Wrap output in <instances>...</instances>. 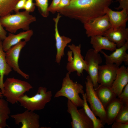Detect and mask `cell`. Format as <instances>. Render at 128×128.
<instances>
[{
  "instance_id": "6da1fadb",
  "label": "cell",
  "mask_w": 128,
  "mask_h": 128,
  "mask_svg": "<svg viewBox=\"0 0 128 128\" xmlns=\"http://www.w3.org/2000/svg\"><path fill=\"white\" fill-rule=\"evenodd\" d=\"M112 0H71L69 5L57 12L83 24L105 14V8Z\"/></svg>"
},
{
  "instance_id": "7a4b0ae2",
  "label": "cell",
  "mask_w": 128,
  "mask_h": 128,
  "mask_svg": "<svg viewBox=\"0 0 128 128\" xmlns=\"http://www.w3.org/2000/svg\"><path fill=\"white\" fill-rule=\"evenodd\" d=\"M36 20L35 16L26 11H19L13 14H10L0 18L3 27L6 30L12 33L20 29L26 31L29 30L30 24Z\"/></svg>"
},
{
  "instance_id": "3957f363",
  "label": "cell",
  "mask_w": 128,
  "mask_h": 128,
  "mask_svg": "<svg viewBox=\"0 0 128 128\" xmlns=\"http://www.w3.org/2000/svg\"><path fill=\"white\" fill-rule=\"evenodd\" d=\"M70 73L68 72L66 74L63 80L61 88L56 92L54 97H66L77 107H82L84 101L79 94L82 95L85 93L82 84L74 82L71 79Z\"/></svg>"
},
{
  "instance_id": "277c9868",
  "label": "cell",
  "mask_w": 128,
  "mask_h": 128,
  "mask_svg": "<svg viewBox=\"0 0 128 128\" xmlns=\"http://www.w3.org/2000/svg\"><path fill=\"white\" fill-rule=\"evenodd\" d=\"M33 88L27 82L14 78H7L4 82L3 95L8 103L14 104L26 92Z\"/></svg>"
},
{
  "instance_id": "5b68a950",
  "label": "cell",
  "mask_w": 128,
  "mask_h": 128,
  "mask_svg": "<svg viewBox=\"0 0 128 128\" xmlns=\"http://www.w3.org/2000/svg\"><path fill=\"white\" fill-rule=\"evenodd\" d=\"M52 96L51 91H47L45 87H40L34 96L30 97L24 94L19 99L18 102L26 110L34 111L44 109L51 101Z\"/></svg>"
},
{
  "instance_id": "8992f818",
  "label": "cell",
  "mask_w": 128,
  "mask_h": 128,
  "mask_svg": "<svg viewBox=\"0 0 128 128\" xmlns=\"http://www.w3.org/2000/svg\"><path fill=\"white\" fill-rule=\"evenodd\" d=\"M85 82L86 99L90 105V108L96 116L98 117L104 125L106 124L105 109L97 97L91 80L89 75L86 78Z\"/></svg>"
},
{
  "instance_id": "52a82bcc",
  "label": "cell",
  "mask_w": 128,
  "mask_h": 128,
  "mask_svg": "<svg viewBox=\"0 0 128 128\" xmlns=\"http://www.w3.org/2000/svg\"><path fill=\"white\" fill-rule=\"evenodd\" d=\"M71 50L68 52V61L66 68L70 73L77 72V75L80 76L84 70L86 71L87 66L86 62L81 53V44L78 46L72 44L68 46Z\"/></svg>"
},
{
  "instance_id": "ba28073f",
  "label": "cell",
  "mask_w": 128,
  "mask_h": 128,
  "mask_svg": "<svg viewBox=\"0 0 128 128\" xmlns=\"http://www.w3.org/2000/svg\"><path fill=\"white\" fill-rule=\"evenodd\" d=\"M77 107L68 99L67 111L72 119V128H93L91 120L86 114L83 108L78 110Z\"/></svg>"
},
{
  "instance_id": "9c48e42d",
  "label": "cell",
  "mask_w": 128,
  "mask_h": 128,
  "mask_svg": "<svg viewBox=\"0 0 128 128\" xmlns=\"http://www.w3.org/2000/svg\"><path fill=\"white\" fill-rule=\"evenodd\" d=\"M83 24L86 34L88 37L103 36L104 32L111 27L108 17L106 14Z\"/></svg>"
},
{
  "instance_id": "30bf717a",
  "label": "cell",
  "mask_w": 128,
  "mask_h": 128,
  "mask_svg": "<svg viewBox=\"0 0 128 128\" xmlns=\"http://www.w3.org/2000/svg\"><path fill=\"white\" fill-rule=\"evenodd\" d=\"M85 60L87 66L86 71L89 74L95 89L99 85L97 82L98 69L100 64L102 62V58L99 53L96 52L93 49H91L87 51Z\"/></svg>"
},
{
  "instance_id": "8fae6325",
  "label": "cell",
  "mask_w": 128,
  "mask_h": 128,
  "mask_svg": "<svg viewBox=\"0 0 128 128\" xmlns=\"http://www.w3.org/2000/svg\"><path fill=\"white\" fill-rule=\"evenodd\" d=\"M25 41H21L11 47L6 53V59L7 63L15 72L26 79H28L29 75L22 71L18 65V60L20 52L26 44Z\"/></svg>"
},
{
  "instance_id": "7c38bea8",
  "label": "cell",
  "mask_w": 128,
  "mask_h": 128,
  "mask_svg": "<svg viewBox=\"0 0 128 128\" xmlns=\"http://www.w3.org/2000/svg\"><path fill=\"white\" fill-rule=\"evenodd\" d=\"M15 124H21V128H39L40 116L33 111L26 110L24 112L10 115Z\"/></svg>"
},
{
  "instance_id": "4fadbf2b",
  "label": "cell",
  "mask_w": 128,
  "mask_h": 128,
  "mask_svg": "<svg viewBox=\"0 0 128 128\" xmlns=\"http://www.w3.org/2000/svg\"><path fill=\"white\" fill-rule=\"evenodd\" d=\"M119 67L114 64H106L99 65L97 76L98 84L111 87Z\"/></svg>"
},
{
  "instance_id": "5bb4252c",
  "label": "cell",
  "mask_w": 128,
  "mask_h": 128,
  "mask_svg": "<svg viewBox=\"0 0 128 128\" xmlns=\"http://www.w3.org/2000/svg\"><path fill=\"white\" fill-rule=\"evenodd\" d=\"M61 17L60 14L58 13L57 17L53 18L55 24L54 35L57 50L56 61L58 63L60 62L62 58L64 55V51L65 47L72 40L71 39L69 38L64 36H61L59 34L58 25L59 21Z\"/></svg>"
},
{
  "instance_id": "9a60e30c",
  "label": "cell",
  "mask_w": 128,
  "mask_h": 128,
  "mask_svg": "<svg viewBox=\"0 0 128 128\" xmlns=\"http://www.w3.org/2000/svg\"><path fill=\"white\" fill-rule=\"evenodd\" d=\"M128 49V41L121 47L116 48L110 55L102 50L100 52L105 58L106 64H114L119 67L123 62L128 64V54L126 52Z\"/></svg>"
},
{
  "instance_id": "2e32d148",
  "label": "cell",
  "mask_w": 128,
  "mask_h": 128,
  "mask_svg": "<svg viewBox=\"0 0 128 128\" xmlns=\"http://www.w3.org/2000/svg\"><path fill=\"white\" fill-rule=\"evenodd\" d=\"M103 36L119 48L128 41V28L124 27L116 28L111 27L104 32Z\"/></svg>"
},
{
  "instance_id": "e0dca14e",
  "label": "cell",
  "mask_w": 128,
  "mask_h": 128,
  "mask_svg": "<svg viewBox=\"0 0 128 128\" xmlns=\"http://www.w3.org/2000/svg\"><path fill=\"white\" fill-rule=\"evenodd\" d=\"M105 14L107 15L111 27L116 28L119 27H126L128 20V11L124 9L120 11H114L109 7L105 9Z\"/></svg>"
},
{
  "instance_id": "ac0fdd59",
  "label": "cell",
  "mask_w": 128,
  "mask_h": 128,
  "mask_svg": "<svg viewBox=\"0 0 128 128\" xmlns=\"http://www.w3.org/2000/svg\"><path fill=\"white\" fill-rule=\"evenodd\" d=\"M33 34V30L30 29L16 35L9 33L2 42L4 51L6 52L12 47L18 44L23 40L26 42L29 41Z\"/></svg>"
},
{
  "instance_id": "d6986e66",
  "label": "cell",
  "mask_w": 128,
  "mask_h": 128,
  "mask_svg": "<svg viewBox=\"0 0 128 128\" xmlns=\"http://www.w3.org/2000/svg\"><path fill=\"white\" fill-rule=\"evenodd\" d=\"M128 82V68L123 65L119 67L111 88L117 97Z\"/></svg>"
},
{
  "instance_id": "ffe728a7",
  "label": "cell",
  "mask_w": 128,
  "mask_h": 128,
  "mask_svg": "<svg viewBox=\"0 0 128 128\" xmlns=\"http://www.w3.org/2000/svg\"><path fill=\"white\" fill-rule=\"evenodd\" d=\"M90 43L93 49L97 53L102 50L113 51L117 48L115 44L103 36L96 35L91 37Z\"/></svg>"
},
{
  "instance_id": "44dd1931",
  "label": "cell",
  "mask_w": 128,
  "mask_h": 128,
  "mask_svg": "<svg viewBox=\"0 0 128 128\" xmlns=\"http://www.w3.org/2000/svg\"><path fill=\"white\" fill-rule=\"evenodd\" d=\"M124 105L116 97L112 100L106 106L105 109L106 124L111 125L115 119L121 108Z\"/></svg>"
},
{
  "instance_id": "7402d4cb",
  "label": "cell",
  "mask_w": 128,
  "mask_h": 128,
  "mask_svg": "<svg viewBox=\"0 0 128 128\" xmlns=\"http://www.w3.org/2000/svg\"><path fill=\"white\" fill-rule=\"evenodd\" d=\"M94 89L105 109L112 100L117 97L111 87L99 84Z\"/></svg>"
},
{
  "instance_id": "603a6c76",
  "label": "cell",
  "mask_w": 128,
  "mask_h": 128,
  "mask_svg": "<svg viewBox=\"0 0 128 128\" xmlns=\"http://www.w3.org/2000/svg\"><path fill=\"white\" fill-rule=\"evenodd\" d=\"M6 53L3 49L2 42L0 41V89L2 94L4 91V76H7L12 71V69L7 63Z\"/></svg>"
},
{
  "instance_id": "cb8c5ba5",
  "label": "cell",
  "mask_w": 128,
  "mask_h": 128,
  "mask_svg": "<svg viewBox=\"0 0 128 128\" xmlns=\"http://www.w3.org/2000/svg\"><path fill=\"white\" fill-rule=\"evenodd\" d=\"M10 113L8 102L3 98H0V125L2 128L7 126V121Z\"/></svg>"
},
{
  "instance_id": "d4e9b609",
  "label": "cell",
  "mask_w": 128,
  "mask_h": 128,
  "mask_svg": "<svg viewBox=\"0 0 128 128\" xmlns=\"http://www.w3.org/2000/svg\"><path fill=\"white\" fill-rule=\"evenodd\" d=\"M84 103L82 108L86 114L92 121L93 124V128H102L104 127L102 121L97 118L89 107L86 99L85 94L82 95Z\"/></svg>"
},
{
  "instance_id": "484cf974",
  "label": "cell",
  "mask_w": 128,
  "mask_h": 128,
  "mask_svg": "<svg viewBox=\"0 0 128 128\" xmlns=\"http://www.w3.org/2000/svg\"><path fill=\"white\" fill-rule=\"evenodd\" d=\"M19 0H0V17L10 14Z\"/></svg>"
},
{
  "instance_id": "4316f807",
  "label": "cell",
  "mask_w": 128,
  "mask_h": 128,
  "mask_svg": "<svg viewBox=\"0 0 128 128\" xmlns=\"http://www.w3.org/2000/svg\"><path fill=\"white\" fill-rule=\"evenodd\" d=\"M35 0V6L38 7L41 15L44 17H47L49 14L48 10V0Z\"/></svg>"
},
{
  "instance_id": "83f0119b",
  "label": "cell",
  "mask_w": 128,
  "mask_h": 128,
  "mask_svg": "<svg viewBox=\"0 0 128 128\" xmlns=\"http://www.w3.org/2000/svg\"><path fill=\"white\" fill-rule=\"evenodd\" d=\"M115 121L123 123H128V105H123L118 113Z\"/></svg>"
},
{
  "instance_id": "f1b7e54d",
  "label": "cell",
  "mask_w": 128,
  "mask_h": 128,
  "mask_svg": "<svg viewBox=\"0 0 128 128\" xmlns=\"http://www.w3.org/2000/svg\"><path fill=\"white\" fill-rule=\"evenodd\" d=\"M117 96L124 104L128 105V83L124 87L122 92Z\"/></svg>"
},
{
  "instance_id": "f546056e",
  "label": "cell",
  "mask_w": 128,
  "mask_h": 128,
  "mask_svg": "<svg viewBox=\"0 0 128 128\" xmlns=\"http://www.w3.org/2000/svg\"><path fill=\"white\" fill-rule=\"evenodd\" d=\"M35 6V3L33 2V0H27L24 9L29 13H32L34 11Z\"/></svg>"
},
{
  "instance_id": "4dcf8cb0",
  "label": "cell",
  "mask_w": 128,
  "mask_h": 128,
  "mask_svg": "<svg viewBox=\"0 0 128 128\" xmlns=\"http://www.w3.org/2000/svg\"><path fill=\"white\" fill-rule=\"evenodd\" d=\"M115 2H118L119 5L115 9L117 10L124 9L128 11V0H116Z\"/></svg>"
},
{
  "instance_id": "1f68e13d",
  "label": "cell",
  "mask_w": 128,
  "mask_h": 128,
  "mask_svg": "<svg viewBox=\"0 0 128 128\" xmlns=\"http://www.w3.org/2000/svg\"><path fill=\"white\" fill-rule=\"evenodd\" d=\"M71 0H61L55 9V12L70 4Z\"/></svg>"
},
{
  "instance_id": "d6a6232c",
  "label": "cell",
  "mask_w": 128,
  "mask_h": 128,
  "mask_svg": "<svg viewBox=\"0 0 128 128\" xmlns=\"http://www.w3.org/2000/svg\"><path fill=\"white\" fill-rule=\"evenodd\" d=\"M27 0H19L16 5L14 10L16 13L19 11L21 9H24Z\"/></svg>"
},
{
  "instance_id": "836d02e7",
  "label": "cell",
  "mask_w": 128,
  "mask_h": 128,
  "mask_svg": "<svg viewBox=\"0 0 128 128\" xmlns=\"http://www.w3.org/2000/svg\"><path fill=\"white\" fill-rule=\"evenodd\" d=\"M61 0H52L50 5L48 6V10L49 12L52 13L55 12V9L56 7L59 3Z\"/></svg>"
},
{
  "instance_id": "e575fe53",
  "label": "cell",
  "mask_w": 128,
  "mask_h": 128,
  "mask_svg": "<svg viewBox=\"0 0 128 128\" xmlns=\"http://www.w3.org/2000/svg\"><path fill=\"white\" fill-rule=\"evenodd\" d=\"M112 128H128V123H125L114 121L112 124Z\"/></svg>"
},
{
  "instance_id": "d590c367",
  "label": "cell",
  "mask_w": 128,
  "mask_h": 128,
  "mask_svg": "<svg viewBox=\"0 0 128 128\" xmlns=\"http://www.w3.org/2000/svg\"><path fill=\"white\" fill-rule=\"evenodd\" d=\"M0 18V39L1 40H3L7 36V32L1 24Z\"/></svg>"
},
{
  "instance_id": "8d00e7d4",
  "label": "cell",
  "mask_w": 128,
  "mask_h": 128,
  "mask_svg": "<svg viewBox=\"0 0 128 128\" xmlns=\"http://www.w3.org/2000/svg\"><path fill=\"white\" fill-rule=\"evenodd\" d=\"M3 96L1 91H0V98H3Z\"/></svg>"
},
{
  "instance_id": "74e56055",
  "label": "cell",
  "mask_w": 128,
  "mask_h": 128,
  "mask_svg": "<svg viewBox=\"0 0 128 128\" xmlns=\"http://www.w3.org/2000/svg\"><path fill=\"white\" fill-rule=\"evenodd\" d=\"M0 128H2L0 126Z\"/></svg>"
},
{
  "instance_id": "f35d334b",
  "label": "cell",
  "mask_w": 128,
  "mask_h": 128,
  "mask_svg": "<svg viewBox=\"0 0 128 128\" xmlns=\"http://www.w3.org/2000/svg\"><path fill=\"white\" fill-rule=\"evenodd\" d=\"M1 41V39H0V41Z\"/></svg>"
}]
</instances>
